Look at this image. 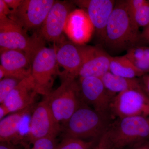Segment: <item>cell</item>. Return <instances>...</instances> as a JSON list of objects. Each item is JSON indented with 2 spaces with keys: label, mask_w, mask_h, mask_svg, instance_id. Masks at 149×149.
Listing matches in <instances>:
<instances>
[{
  "label": "cell",
  "mask_w": 149,
  "mask_h": 149,
  "mask_svg": "<svg viewBox=\"0 0 149 149\" xmlns=\"http://www.w3.org/2000/svg\"><path fill=\"white\" fill-rule=\"evenodd\" d=\"M145 57L149 61V47L145 46Z\"/></svg>",
  "instance_id": "obj_33"
},
{
  "label": "cell",
  "mask_w": 149,
  "mask_h": 149,
  "mask_svg": "<svg viewBox=\"0 0 149 149\" xmlns=\"http://www.w3.org/2000/svg\"><path fill=\"white\" fill-rule=\"evenodd\" d=\"M61 131V125L54 117L45 97L32 113L27 134L28 141L33 144L36 140L45 137L56 138Z\"/></svg>",
  "instance_id": "obj_9"
},
{
  "label": "cell",
  "mask_w": 149,
  "mask_h": 149,
  "mask_svg": "<svg viewBox=\"0 0 149 149\" xmlns=\"http://www.w3.org/2000/svg\"><path fill=\"white\" fill-rule=\"evenodd\" d=\"M111 117L99 113L85 103L61 126L63 138L89 141L100 139L106 132Z\"/></svg>",
  "instance_id": "obj_2"
},
{
  "label": "cell",
  "mask_w": 149,
  "mask_h": 149,
  "mask_svg": "<svg viewBox=\"0 0 149 149\" xmlns=\"http://www.w3.org/2000/svg\"><path fill=\"white\" fill-rule=\"evenodd\" d=\"M83 62L79 78L93 77L101 78L109 71L111 56L98 46L80 45Z\"/></svg>",
  "instance_id": "obj_12"
},
{
  "label": "cell",
  "mask_w": 149,
  "mask_h": 149,
  "mask_svg": "<svg viewBox=\"0 0 149 149\" xmlns=\"http://www.w3.org/2000/svg\"><path fill=\"white\" fill-rule=\"evenodd\" d=\"M24 146L22 144H15L10 142H0V149H20V146Z\"/></svg>",
  "instance_id": "obj_29"
},
{
  "label": "cell",
  "mask_w": 149,
  "mask_h": 149,
  "mask_svg": "<svg viewBox=\"0 0 149 149\" xmlns=\"http://www.w3.org/2000/svg\"><path fill=\"white\" fill-rule=\"evenodd\" d=\"M59 45H55L58 64L64 68L63 73L76 78L78 77L83 62L80 45L71 41L62 40Z\"/></svg>",
  "instance_id": "obj_16"
},
{
  "label": "cell",
  "mask_w": 149,
  "mask_h": 149,
  "mask_svg": "<svg viewBox=\"0 0 149 149\" xmlns=\"http://www.w3.org/2000/svg\"><path fill=\"white\" fill-rule=\"evenodd\" d=\"M22 80L14 77H5L0 81V103L3 104L10 93Z\"/></svg>",
  "instance_id": "obj_23"
},
{
  "label": "cell",
  "mask_w": 149,
  "mask_h": 149,
  "mask_svg": "<svg viewBox=\"0 0 149 149\" xmlns=\"http://www.w3.org/2000/svg\"><path fill=\"white\" fill-rule=\"evenodd\" d=\"M96 140L85 141L81 139L64 137L55 149H93L96 145Z\"/></svg>",
  "instance_id": "obj_21"
},
{
  "label": "cell",
  "mask_w": 149,
  "mask_h": 149,
  "mask_svg": "<svg viewBox=\"0 0 149 149\" xmlns=\"http://www.w3.org/2000/svg\"><path fill=\"white\" fill-rule=\"evenodd\" d=\"M140 81L144 91L149 98V74L141 77Z\"/></svg>",
  "instance_id": "obj_26"
},
{
  "label": "cell",
  "mask_w": 149,
  "mask_h": 149,
  "mask_svg": "<svg viewBox=\"0 0 149 149\" xmlns=\"http://www.w3.org/2000/svg\"><path fill=\"white\" fill-rule=\"evenodd\" d=\"M116 1L113 0H80L73 3L85 8L99 39L103 43L107 24L114 9Z\"/></svg>",
  "instance_id": "obj_13"
},
{
  "label": "cell",
  "mask_w": 149,
  "mask_h": 149,
  "mask_svg": "<svg viewBox=\"0 0 149 149\" xmlns=\"http://www.w3.org/2000/svg\"><path fill=\"white\" fill-rule=\"evenodd\" d=\"M56 1L22 0L8 17L26 31L42 27Z\"/></svg>",
  "instance_id": "obj_8"
},
{
  "label": "cell",
  "mask_w": 149,
  "mask_h": 149,
  "mask_svg": "<svg viewBox=\"0 0 149 149\" xmlns=\"http://www.w3.org/2000/svg\"><path fill=\"white\" fill-rule=\"evenodd\" d=\"M111 114L117 118L149 116V98L143 90H131L116 94L112 100Z\"/></svg>",
  "instance_id": "obj_7"
},
{
  "label": "cell",
  "mask_w": 149,
  "mask_h": 149,
  "mask_svg": "<svg viewBox=\"0 0 149 149\" xmlns=\"http://www.w3.org/2000/svg\"><path fill=\"white\" fill-rule=\"evenodd\" d=\"M33 107L14 113L6 116L0 121V142H10L22 144V137L20 129L24 118L31 111Z\"/></svg>",
  "instance_id": "obj_18"
},
{
  "label": "cell",
  "mask_w": 149,
  "mask_h": 149,
  "mask_svg": "<svg viewBox=\"0 0 149 149\" xmlns=\"http://www.w3.org/2000/svg\"><path fill=\"white\" fill-rule=\"evenodd\" d=\"M129 14L136 27L139 29L147 27L149 24V0H146L143 4Z\"/></svg>",
  "instance_id": "obj_22"
},
{
  "label": "cell",
  "mask_w": 149,
  "mask_h": 149,
  "mask_svg": "<svg viewBox=\"0 0 149 149\" xmlns=\"http://www.w3.org/2000/svg\"><path fill=\"white\" fill-rule=\"evenodd\" d=\"M31 148L27 149H55L57 144L56 138L45 137L36 140Z\"/></svg>",
  "instance_id": "obj_24"
},
{
  "label": "cell",
  "mask_w": 149,
  "mask_h": 149,
  "mask_svg": "<svg viewBox=\"0 0 149 149\" xmlns=\"http://www.w3.org/2000/svg\"><path fill=\"white\" fill-rule=\"evenodd\" d=\"M109 72L118 76L128 78H137L144 75L125 55L122 56L111 57Z\"/></svg>",
  "instance_id": "obj_20"
},
{
  "label": "cell",
  "mask_w": 149,
  "mask_h": 149,
  "mask_svg": "<svg viewBox=\"0 0 149 149\" xmlns=\"http://www.w3.org/2000/svg\"><path fill=\"white\" fill-rule=\"evenodd\" d=\"M58 65L54 47L44 46L35 54L31 62L30 76L37 94L45 96L52 92L55 78L61 73Z\"/></svg>",
  "instance_id": "obj_6"
},
{
  "label": "cell",
  "mask_w": 149,
  "mask_h": 149,
  "mask_svg": "<svg viewBox=\"0 0 149 149\" xmlns=\"http://www.w3.org/2000/svg\"><path fill=\"white\" fill-rule=\"evenodd\" d=\"M78 83L83 101L99 113L111 117V104L116 95L106 88L101 79L93 77L79 78Z\"/></svg>",
  "instance_id": "obj_10"
},
{
  "label": "cell",
  "mask_w": 149,
  "mask_h": 149,
  "mask_svg": "<svg viewBox=\"0 0 149 149\" xmlns=\"http://www.w3.org/2000/svg\"><path fill=\"white\" fill-rule=\"evenodd\" d=\"M133 149H149V141H146L140 143Z\"/></svg>",
  "instance_id": "obj_32"
},
{
  "label": "cell",
  "mask_w": 149,
  "mask_h": 149,
  "mask_svg": "<svg viewBox=\"0 0 149 149\" xmlns=\"http://www.w3.org/2000/svg\"><path fill=\"white\" fill-rule=\"evenodd\" d=\"M93 149H110V145L107 130L101 136Z\"/></svg>",
  "instance_id": "obj_25"
},
{
  "label": "cell",
  "mask_w": 149,
  "mask_h": 149,
  "mask_svg": "<svg viewBox=\"0 0 149 149\" xmlns=\"http://www.w3.org/2000/svg\"><path fill=\"white\" fill-rule=\"evenodd\" d=\"M100 78L106 88L115 95L129 90H143L140 80L137 78L120 77L109 71Z\"/></svg>",
  "instance_id": "obj_19"
},
{
  "label": "cell",
  "mask_w": 149,
  "mask_h": 149,
  "mask_svg": "<svg viewBox=\"0 0 149 149\" xmlns=\"http://www.w3.org/2000/svg\"><path fill=\"white\" fill-rule=\"evenodd\" d=\"M12 11L10 9L4 0H0V17L8 16L12 13Z\"/></svg>",
  "instance_id": "obj_27"
},
{
  "label": "cell",
  "mask_w": 149,
  "mask_h": 149,
  "mask_svg": "<svg viewBox=\"0 0 149 149\" xmlns=\"http://www.w3.org/2000/svg\"><path fill=\"white\" fill-rule=\"evenodd\" d=\"M72 3L56 1L39 32L44 40L57 43L62 40V35L67 19L70 13L74 10Z\"/></svg>",
  "instance_id": "obj_11"
},
{
  "label": "cell",
  "mask_w": 149,
  "mask_h": 149,
  "mask_svg": "<svg viewBox=\"0 0 149 149\" xmlns=\"http://www.w3.org/2000/svg\"><path fill=\"white\" fill-rule=\"evenodd\" d=\"M31 62L29 56L24 52L1 49V65L3 68L5 77H14L22 80L29 77Z\"/></svg>",
  "instance_id": "obj_15"
},
{
  "label": "cell",
  "mask_w": 149,
  "mask_h": 149,
  "mask_svg": "<svg viewBox=\"0 0 149 149\" xmlns=\"http://www.w3.org/2000/svg\"><path fill=\"white\" fill-rule=\"evenodd\" d=\"M61 84L45 96L54 117L60 124H65L83 103L79 83L74 77L61 72Z\"/></svg>",
  "instance_id": "obj_3"
},
{
  "label": "cell",
  "mask_w": 149,
  "mask_h": 149,
  "mask_svg": "<svg viewBox=\"0 0 149 149\" xmlns=\"http://www.w3.org/2000/svg\"><path fill=\"white\" fill-rule=\"evenodd\" d=\"M141 36L143 42L149 43V24L147 27H144L142 32Z\"/></svg>",
  "instance_id": "obj_31"
},
{
  "label": "cell",
  "mask_w": 149,
  "mask_h": 149,
  "mask_svg": "<svg viewBox=\"0 0 149 149\" xmlns=\"http://www.w3.org/2000/svg\"><path fill=\"white\" fill-rule=\"evenodd\" d=\"M37 94L31 76L22 80L8 96L4 104L10 112L33 107Z\"/></svg>",
  "instance_id": "obj_17"
},
{
  "label": "cell",
  "mask_w": 149,
  "mask_h": 149,
  "mask_svg": "<svg viewBox=\"0 0 149 149\" xmlns=\"http://www.w3.org/2000/svg\"><path fill=\"white\" fill-rule=\"evenodd\" d=\"M9 110L4 104H1L0 105V120L6 117L10 113Z\"/></svg>",
  "instance_id": "obj_30"
},
{
  "label": "cell",
  "mask_w": 149,
  "mask_h": 149,
  "mask_svg": "<svg viewBox=\"0 0 149 149\" xmlns=\"http://www.w3.org/2000/svg\"><path fill=\"white\" fill-rule=\"evenodd\" d=\"M95 31L87 13L82 9H76L68 15L64 32L72 42L84 45L91 40Z\"/></svg>",
  "instance_id": "obj_14"
},
{
  "label": "cell",
  "mask_w": 149,
  "mask_h": 149,
  "mask_svg": "<svg viewBox=\"0 0 149 149\" xmlns=\"http://www.w3.org/2000/svg\"><path fill=\"white\" fill-rule=\"evenodd\" d=\"M110 149H120L149 139V116L117 118L107 130Z\"/></svg>",
  "instance_id": "obj_4"
},
{
  "label": "cell",
  "mask_w": 149,
  "mask_h": 149,
  "mask_svg": "<svg viewBox=\"0 0 149 149\" xmlns=\"http://www.w3.org/2000/svg\"><path fill=\"white\" fill-rule=\"evenodd\" d=\"M4 1L10 9L12 11V13L17 9L22 1H22L21 0H4Z\"/></svg>",
  "instance_id": "obj_28"
},
{
  "label": "cell",
  "mask_w": 149,
  "mask_h": 149,
  "mask_svg": "<svg viewBox=\"0 0 149 149\" xmlns=\"http://www.w3.org/2000/svg\"><path fill=\"white\" fill-rule=\"evenodd\" d=\"M143 42L139 28L136 27L129 15L125 1H116L109 19L103 44L111 52L128 51Z\"/></svg>",
  "instance_id": "obj_1"
},
{
  "label": "cell",
  "mask_w": 149,
  "mask_h": 149,
  "mask_svg": "<svg viewBox=\"0 0 149 149\" xmlns=\"http://www.w3.org/2000/svg\"><path fill=\"white\" fill-rule=\"evenodd\" d=\"M45 44V40L39 33L29 37L26 30L8 17H0V49L22 51L32 61Z\"/></svg>",
  "instance_id": "obj_5"
}]
</instances>
